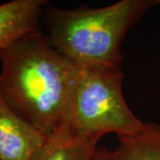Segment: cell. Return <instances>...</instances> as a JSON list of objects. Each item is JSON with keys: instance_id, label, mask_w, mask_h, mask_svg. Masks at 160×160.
Masks as SVG:
<instances>
[{"instance_id": "3957f363", "label": "cell", "mask_w": 160, "mask_h": 160, "mask_svg": "<svg viewBox=\"0 0 160 160\" xmlns=\"http://www.w3.org/2000/svg\"><path fill=\"white\" fill-rule=\"evenodd\" d=\"M122 79L121 67L81 69L66 128L70 134L100 141L106 133L131 136L142 130L144 122L125 101Z\"/></svg>"}, {"instance_id": "277c9868", "label": "cell", "mask_w": 160, "mask_h": 160, "mask_svg": "<svg viewBox=\"0 0 160 160\" xmlns=\"http://www.w3.org/2000/svg\"><path fill=\"white\" fill-rule=\"evenodd\" d=\"M46 139L0 95V160H35Z\"/></svg>"}, {"instance_id": "6da1fadb", "label": "cell", "mask_w": 160, "mask_h": 160, "mask_svg": "<svg viewBox=\"0 0 160 160\" xmlns=\"http://www.w3.org/2000/svg\"><path fill=\"white\" fill-rule=\"evenodd\" d=\"M0 95L46 136L67 128L81 69L58 52L40 29L0 49Z\"/></svg>"}, {"instance_id": "7a4b0ae2", "label": "cell", "mask_w": 160, "mask_h": 160, "mask_svg": "<svg viewBox=\"0 0 160 160\" xmlns=\"http://www.w3.org/2000/svg\"><path fill=\"white\" fill-rule=\"evenodd\" d=\"M160 0H121L102 8L44 12L48 39L79 69L118 68L127 31Z\"/></svg>"}, {"instance_id": "5b68a950", "label": "cell", "mask_w": 160, "mask_h": 160, "mask_svg": "<svg viewBox=\"0 0 160 160\" xmlns=\"http://www.w3.org/2000/svg\"><path fill=\"white\" fill-rule=\"evenodd\" d=\"M46 0H12L0 5V49L39 29Z\"/></svg>"}, {"instance_id": "8992f818", "label": "cell", "mask_w": 160, "mask_h": 160, "mask_svg": "<svg viewBox=\"0 0 160 160\" xmlns=\"http://www.w3.org/2000/svg\"><path fill=\"white\" fill-rule=\"evenodd\" d=\"M98 142V140L76 137L63 129L47 136L35 160H92Z\"/></svg>"}, {"instance_id": "52a82bcc", "label": "cell", "mask_w": 160, "mask_h": 160, "mask_svg": "<svg viewBox=\"0 0 160 160\" xmlns=\"http://www.w3.org/2000/svg\"><path fill=\"white\" fill-rule=\"evenodd\" d=\"M113 160H160V124L146 122L131 136H119Z\"/></svg>"}, {"instance_id": "ba28073f", "label": "cell", "mask_w": 160, "mask_h": 160, "mask_svg": "<svg viewBox=\"0 0 160 160\" xmlns=\"http://www.w3.org/2000/svg\"><path fill=\"white\" fill-rule=\"evenodd\" d=\"M92 160H113L111 151L104 147H98L92 157Z\"/></svg>"}]
</instances>
